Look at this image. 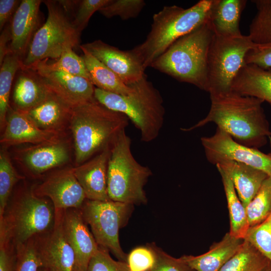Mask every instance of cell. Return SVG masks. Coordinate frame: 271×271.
Returning a JSON list of instances; mask_svg holds the SVG:
<instances>
[{"mask_svg": "<svg viewBox=\"0 0 271 271\" xmlns=\"http://www.w3.org/2000/svg\"><path fill=\"white\" fill-rule=\"evenodd\" d=\"M211 106L206 116L189 128V131L214 122L238 143L258 149L271 137L269 123L264 114L262 100L231 91L210 94Z\"/></svg>", "mask_w": 271, "mask_h": 271, "instance_id": "6da1fadb", "label": "cell"}, {"mask_svg": "<svg viewBox=\"0 0 271 271\" xmlns=\"http://www.w3.org/2000/svg\"><path fill=\"white\" fill-rule=\"evenodd\" d=\"M213 0H201L188 9L165 6L154 15L146 40L131 50L145 70L174 42L208 21Z\"/></svg>", "mask_w": 271, "mask_h": 271, "instance_id": "7a4b0ae2", "label": "cell"}, {"mask_svg": "<svg viewBox=\"0 0 271 271\" xmlns=\"http://www.w3.org/2000/svg\"><path fill=\"white\" fill-rule=\"evenodd\" d=\"M128 121L125 115L107 108L95 98L72 108L69 122L76 163L81 165L110 146Z\"/></svg>", "mask_w": 271, "mask_h": 271, "instance_id": "3957f363", "label": "cell"}, {"mask_svg": "<svg viewBox=\"0 0 271 271\" xmlns=\"http://www.w3.org/2000/svg\"><path fill=\"white\" fill-rule=\"evenodd\" d=\"M213 35L208 20L174 42L151 67L207 91V54Z\"/></svg>", "mask_w": 271, "mask_h": 271, "instance_id": "277c9868", "label": "cell"}, {"mask_svg": "<svg viewBox=\"0 0 271 271\" xmlns=\"http://www.w3.org/2000/svg\"><path fill=\"white\" fill-rule=\"evenodd\" d=\"M131 91L121 95L95 88V99L107 108L125 115L140 131L141 141L148 143L159 135L165 110L160 92L145 75L129 85Z\"/></svg>", "mask_w": 271, "mask_h": 271, "instance_id": "5b68a950", "label": "cell"}, {"mask_svg": "<svg viewBox=\"0 0 271 271\" xmlns=\"http://www.w3.org/2000/svg\"><path fill=\"white\" fill-rule=\"evenodd\" d=\"M131 141L125 129L111 145L107 165V192L110 199L128 204L146 203L144 189L151 170L138 163L131 151Z\"/></svg>", "mask_w": 271, "mask_h": 271, "instance_id": "8992f818", "label": "cell"}, {"mask_svg": "<svg viewBox=\"0 0 271 271\" xmlns=\"http://www.w3.org/2000/svg\"><path fill=\"white\" fill-rule=\"evenodd\" d=\"M48 10L46 22L35 34L21 68L30 69L39 62L58 59L79 45L81 33L73 23L72 14L59 1H43Z\"/></svg>", "mask_w": 271, "mask_h": 271, "instance_id": "52a82bcc", "label": "cell"}, {"mask_svg": "<svg viewBox=\"0 0 271 271\" xmlns=\"http://www.w3.org/2000/svg\"><path fill=\"white\" fill-rule=\"evenodd\" d=\"M55 220L52 202L33 192L25 193L8 208L0 219V241L22 244L50 229Z\"/></svg>", "mask_w": 271, "mask_h": 271, "instance_id": "ba28073f", "label": "cell"}, {"mask_svg": "<svg viewBox=\"0 0 271 271\" xmlns=\"http://www.w3.org/2000/svg\"><path fill=\"white\" fill-rule=\"evenodd\" d=\"M255 43L250 37L213 36L207 54V92L217 94L232 91L233 82Z\"/></svg>", "mask_w": 271, "mask_h": 271, "instance_id": "9c48e42d", "label": "cell"}, {"mask_svg": "<svg viewBox=\"0 0 271 271\" xmlns=\"http://www.w3.org/2000/svg\"><path fill=\"white\" fill-rule=\"evenodd\" d=\"M132 206L112 200L87 199L80 208L98 245L111 251L119 260L125 262H127V255L120 246L119 231L126 222Z\"/></svg>", "mask_w": 271, "mask_h": 271, "instance_id": "30bf717a", "label": "cell"}, {"mask_svg": "<svg viewBox=\"0 0 271 271\" xmlns=\"http://www.w3.org/2000/svg\"><path fill=\"white\" fill-rule=\"evenodd\" d=\"M207 160L216 165L223 161H233L260 170L271 177V156L258 149L241 145L227 132L217 127L211 137L201 138Z\"/></svg>", "mask_w": 271, "mask_h": 271, "instance_id": "8fae6325", "label": "cell"}, {"mask_svg": "<svg viewBox=\"0 0 271 271\" xmlns=\"http://www.w3.org/2000/svg\"><path fill=\"white\" fill-rule=\"evenodd\" d=\"M64 210H55L53 226L34 237L42 267L50 271H76L75 252L63 229Z\"/></svg>", "mask_w": 271, "mask_h": 271, "instance_id": "7c38bea8", "label": "cell"}, {"mask_svg": "<svg viewBox=\"0 0 271 271\" xmlns=\"http://www.w3.org/2000/svg\"><path fill=\"white\" fill-rule=\"evenodd\" d=\"M33 192L39 197L49 198L55 210L80 209L86 199L72 169L54 173L37 186Z\"/></svg>", "mask_w": 271, "mask_h": 271, "instance_id": "4fadbf2b", "label": "cell"}, {"mask_svg": "<svg viewBox=\"0 0 271 271\" xmlns=\"http://www.w3.org/2000/svg\"><path fill=\"white\" fill-rule=\"evenodd\" d=\"M81 46L127 85L138 81L146 75L142 64L131 49L121 50L100 40Z\"/></svg>", "mask_w": 271, "mask_h": 271, "instance_id": "5bb4252c", "label": "cell"}, {"mask_svg": "<svg viewBox=\"0 0 271 271\" xmlns=\"http://www.w3.org/2000/svg\"><path fill=\"white\" fill-rule=\"evenodd\" d=\"M87 224L80 209L64 210V233L75 252L76 268L81 271L87 270L91 258L99 247Z\"/></svg>", "mask_w": 271, "mask_h": 271, "instance_id": "9a60e30c", "label": "cell"}, {"mask_svg": "<svg viewBox=\"0 0 271 271\" xmlns=\"http://www.w3.org/2000/svg\"><path fill=\"white\" fill-rule=\"evenodd\" d=\"M41 0H22L10 21V52L24 59L30 43L40 27V6Z\"/></svg>", "mask_w": 271, "mask_h": 271, "instance_id": "2e32d148", "label": "cell"}, {"mask_svg": "<svg viewBox=\"0 0 271 271\" xmlns=\"http://www.w3.org/2000/svg\"><path fill=\"white\" fill-rule=\"evenodd\" d=\"M38 74L49 90L71 108L95 99V86L87 78L62 72Z\"/></svg>", "mask_w": 271, "mask_h": 271, "instance_id": "e0dca14e", "label": "cell"}, {"mask_svg": "<svg viewBox=\"0 0 271 271\" xmlns=\"http://www.w3.org/2000/svg\"><path fill=\"white\" fill-rule=\"evenodd\" d=\"M111 146L92 159L73 168L87 200H111L107 192V165Z\"/></svg>", "mask_w": 271, "mask_h": 271, "instance_id": "ac0fdd59", "label": "cell"}, {"mask_svg": "<svg viewBox=\"0 0 271 271\" xmlns=\"http://www.w3.org/2000/svg\"><path fill=\"white\" fill-rule=\"evenodd\" d=\"M5 125V131L1 138V143L5 146L52 142L56 141L58 134L39 128L21 111L10 107Z\"/></svg>", "mask_w": 271, "mask_h": 271, "instance_id": "d6986e66", "label": "cell"}, {"mask_svg": "<svg viewBox=\"0 0 271 271\" xmlns=\"http://www.w3.org/2000/svg\"><path fill=\"white\" fill-rule=\"evenodd\" d=\"M216 166L228 174L240 200L245 208L268 177L260 170L233 161H223Z\"/></svg>", "mask_w": 271, "mask_h": 271, "instance_id": "ffe728a7", "label": "cell"}, {"mask_svg": "<svg viewBox=\"0 0 271 271\" xmlns=\"http://www.w3.org/2000/svg\"><path fill=\"white\" fill-rule=\"evenodd\" d=\"M244 239L225 234L219 242L213 243L202 254L181 257L195 271H219L224 264L240 248Z\"/></svg>", "mask_w": 271, "mask_h": 271, "instance_id": "44dd1931", "label": "cell"}, {"mask_svg": "<svg viewBox=\"0 0 271 271\" xmlns=\"http://www.w3.org/2000/svg\"><path fill=\"white\" fill-rule=\"evenodd\" d=\"M20 70L13 90V99L16 109L25 111L44 101L51 92L36 72L21 68Z\"/></svg>", "mask_w": 271, "mask_h": 271, "instance_id": "7402d4cb", "label": "cell"}, {"mask_svg": "<svg viewBox=\"0 0 271 271\" xmlns=\"http://www.w3.org/2000/svg\"><path fill=\"white\" fill-rule=\"evenodd\" d=\"M232 90L243 95L258 98L271 104V68L245 64L235 78Z\"/></svg>", "mask_w": 271, "mask_h": 271, "instance_id": "603a6c76", "label": "cell"}, {"mask_svg": "<svg viewBox=\"0 0 271 271\" xmlns=\"http://www.w3.org/2000/svg\"><path fill=\"white\" fill-rule=\"evenodd\" d=\"M71 109L72 108L51 92L39 104L21 111L39 128L58 132L63 123L69 121Z\"/></svg>", "mask_w": 271, "mask_h": 271, "instance_id": "cb8c5ba5", "label": "cell"}, {"mask_svg": "<svg viewBox=\"0 0 271 271\" xmlns=\"http://www.w3.org/2000/svg\"><path fill=\"white\" fill-rule=\"evenodd\" d=\"M245 0H213L209 23L215 34L223 36L242 35L239 22Z\"/></svg>", "mask_w": 271, "mask_h": 271, "instance_id": "d4e9b609", "label": "cell"}, {"mask_svg": "<svg viewBox=\"0 0 271 271\" xmlns=\"http://www.w3.org/2000/svg\"><path fill=\"white\" fill-rule=\"evenodd\" d=\"M23 159L30 170L39 174L65 163L69 154L65 145L56 140L28 149Z\"/></svg>", "mask_w": 271, "mask_h": 271, "instance_id": "484cf974", "label": "cell"}, {"mask_svg": "<svg viewBox=\"0 0 271 271\" xmlns=\"http://www.w3.org/2000/svg\"><path fill=\"white\" fill-rule=\"evenodd\" d=\"M79 47L89 74L90 80L95 87L121 95H127L131 91L130 85L125 84L115 73L81 45Z\"/></svg>", "mask_w": 271, "mask_h": 271, "instance_id": "4316f807", "label": "cell"}, {"mask_svg": "<svg viewBox=\"0 0 271 271\" xmlns=\"http://www.w3.org/2000/svg\"><path fill=\"white\" fill-rule=\"evenodd\" d=\"M221 177L227 202L230 218L229 233L235 237L244 239L249 228L246 208L240 200L228 174L217 166Z\"/></svg>", "mask_w": 271, "mask_h": 271, "instance_id": "83f0119b", "label": "cell"}, {"mask_svg": "<svg viewBox=\"0 0 271 271\" xmlns=\"http://www.w3.org/2000/svg\"><path fill=\"white\" fill-rule=\"evenodd\" d=\"M270 263L252 244L244 239L239 250L219 271H261Z\"/></svg>", "mask_w": 271, "mask_h": 271, "instance_id": "f1b7e54d", "label": "cell"}, {"mask_svg": "<svg viewBox=\"0 0 271 271\" xmlns=\"http://www.w3.org/2000/svg\"><path fill=\"white\" fill-rule=\"evenodd\" d=\"M30 69L38 73L62 72L90 79L89 74L83 58L74 52L73 49L66 51L54 61L49 62L46 59Z\"/></svg>", "mask_w": 271, "mask_h": 271, "instance_id": "f546056e", "label": "cell"}, {"mask_svg": "<svg viewBox=\"0 0 271 271\" xmlns=\"http://www.w3.org/2000/svg\"><path fill=\"white\" fill-rule=\"evenodd\" d=\"M22 60L17 55L9 53L5 58L0 69V123L1 127L6 125L10 107L11 89L16 74L20 69Z\"/></svg>", "mask_w": 271, "mask_h": 271, "instance_id": "4dcf8cb0", "label": "cell"}, {"mask_svg": "<svg viewBox=\"0 0 271 271\" xmlns=\"http://www.w3.org/2000/svg\"><path fill=\"white\" fill-rule=\"evenodd\" d=\"M257 13L249 26L248 36L254 43L264 44L271 42V0L252 1Z\"/></svg>", "mask_w": 271, "mask_h": 271, "instance_id": "1f68e13d", "label": "cell"}, {"mask_svg": "<svg viewBox=\"0 0 271 271\" xmlns=\"http://www.w3.org/2000/svg\"><path fill=\"white\" fill-rule=\"evenodd\" d=\"M246 210L249 227L260 223L271 214V177L264 180Z\"/></svg>", "mask_w": 271, "mask_h": 271, "instance_id": "d6a6232c", "label": "cell"}, {"mask_svg": "<svg viewBox=\"0 0 271 271\" xmlns=\"http://www.w3.org/2000/svg\"><path fill=\"white\" fill-rule=\"evenodd\" d=\"M17 174L6 152L0 154V219L5 213L9 198L15 184L19 181Z\"/></svg>", "mask_w": 271, "mask_h": 271, "instance_id": "836d02e7", "label": "cell"}, {"mask_svg": "<svg viewBox=\"0 0 271 271\" xmlns=\"http://www.w3.org/2000/svg\"><path fill=\"white\" fill-rule=\"evenodd\" d=\"M244 239L271 262V214L260 223L249 227Z\"/></svg>", "mask_w": 271, "mask_h": 271, "instance_id": "e575fe53", "label": "cell"}, {"mask_svg": "<svg viewBox=\"0 0 271 271\" xmlns=\"http://www.w3.org/2000/svg\"><path fill=\"white\" fill-rule=\"evenodd\" d=\"M145 5L143 0H111L98 12L107 18L119 16L122 20H126L136 18Z\"/></svg>", "mask_w": 271, "mask_h": 271, "instance_id": "d590c367", "label": "cell"}, {"mask_svg": "<svg viewBox=\"0 0 271 271\" xmlns=\"http://www.w3.org/2000/svg\"><path fill=\"white\" fill-rule=\"evenodd\" d=\"M15 271H39L42 263L37 251L34 238L16 247Z\"/></svg>", "mask_w": 271, "mask_h": 271, "instance_id": "8d00e7d4", "label": "cell"}, {"mask_svg": "<svg viewBox=\"0 0 271 271\" xmlns=\"http://www.w3.org/2000/svg\"><path fill=\"white\" fill-rule=\"evenodd\" d=\"M111 0L78 1L72 14L73 23L81 34L92 15L107 5Z\"/></svg>", "mask_w": 271, "mask_h": 271, "instance_id": "74e56055", "label": "cell"}, {"mask_svg": "<svg viewBox=\"0 0 271 271\" xmlns=\"http://www.w3.org/2000/svg\"><path fill=\"white\" fill-rule=\"evenodd\" d=\"M109 250L99 246L91 258L86 271H130L127 262L115 260Z\"/></svg>", "mask_w": 271, "mask_h": 271, "instance_id": "f35d334b", "label": "cell"}, {"mask_svg": "<svg viewBox=\"0 0 271 271\" xmlns=\"http://www.w3.org/2000/svg\"><path fill=\"white\" fill-rule=\"evenodd\" d=\"M150 246L156 256L154 265L150 271H195L181 257H173L154 244Z\"/></svg>", "mask_w": 271, "mask_h": 271, "instance_id": "ab89813d", "label": "cell"}, {"mask_svg": "<svg viewBox=\"0 0 271 271\" xmlns=\"http://www.w3.org/2000/svg\"><path fill=\"white\" fill-rule=\"evenodd\" d=\"M155 260V253L149 245L132 250L127 255V263L130 271H150Z\"/></svg>", "mask_w": 271, "mask_h": 271, "instance_id": "60d3db41", "label": "cell"}, {"mask_svg": "<svg viewBox=\"0 0 271 271\" xmlns=\"http://www.w3.org/2000/svg\"><path fill=\"white\" fill-rule=\"evenodd\" d=\"M245 64L256 65L263 68H271V42L256 44L245 56Z\"/></svg>", "mask_w": 271, "mask_h": 271, "instance_id": "b9f144b4", "label": "cell"}, {"mask_svg": "<svg viewBox=\"0 0 271 271\" xmlns=\"http://www.w3.org/2000/svg\"><path fill=\"white\" fill-rule=\"evenodd\" d=\"M16 251L12 243L0 241V271H15Z\"/></svg>", "mask_w": 271, "mask_h": 271, "instance_id": "7bdbcfd3", "label": "cell"}, {"mask_svg": "<svg viewBox=\"0 0 271 271\" xmlns=\"http://www.w3.org/2000/svg\"><path fill=\"white\" fill-rule=\"evenodd\" d=\"M21 1L0 0V30L10 21L18 9Z\"/></svg>", "mask_w": 271, "mask_h": 271, "instance_id": "ee69618b", "label": "cell"}, {"mask_svg": "<svg viewBox=\"0 0 271 271\" xmlns=\"http://www.w3.org/2000/svg\"><path fill=\"white\" fill-rule=\"evenodd\" d=\"M11 33L10 23H8L2 30L0 36V65L3 62L5 57L10 53Z\"/></svg>", "mask_w": 271, "mask_h": 271, "instance_id": "f6af8a7d", "label": "cell"}, {"mask_svg": "<svg viewBox=\"0 0 271 271\" xmlns=\"http://www.w3.org/2000/svg\"><path fill=\"white\" fill-rule=\"evenodd\" d=\"M261 271H271V263H269L267 266H266Z\"/></svg>", "mask_w": 271, "mask_h": 271, "instance_id": "bcb514c9", "label": "cell"}, {"mask_svg": "<svg viewBox=\"0 0 271 271\" xmlns=\"http://www.w3.org/2000/svg\"><path fill=\"white\" fill-rule=\"evenodd\" d=\"M268 139L270 146V152L268 153V154L271 156V137H269Z\"/></svg>", "mask_w": 271, "mask_h": 271, "instance_id": "7dc6e473", "label": "cell"}, {"mask_svg": "<svg viewBox=\"0 0 271 271\" xmlns=\"http://www.w3.org/2000/svg\"><path fill=\"white\" fill-rule=\"evenodd\" d=\"M39 271H50V270H49L48 269H46L45 268L41 267L40 268Z\"/></svg>", "mask_w": 271, "mask_h": 271, "instance_id": "c3c4849f", "label": "cell"}, {"mask_svg": "<svg viewBox=\"0 0 271 271\" xmlns=\"http://www.w3.org/2000/svg\"><path fill=\"white\" fill-rule=\"evenodd\" d=\"M76 271H81V270L77 268H76Z\"/></svg>", "mask_w": 271, "mask_h": 271, "instance_id": "681fc988", "label": "cell"}]
</instances>
